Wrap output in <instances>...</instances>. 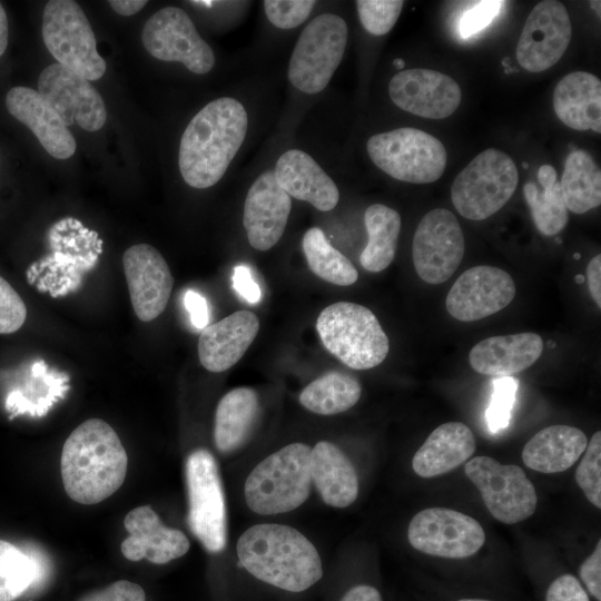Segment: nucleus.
Segmentation results:
<instances>
[{"instance_id": "f257e3e1", "label": "nucleus", "mask_w": 601, "mask_h": 601, "mask_svg": "<svg viewBox=\"0 0 601 601\" xmlns=\"http://www.w3.org/2000/svg\"><path fill=\"white\" fill-rule=\"evenodd\" d=\"M248 116L240 101L220 97L204 106L185 128L178 155L187 185L205 189L217 184L242 147Z\"/></svg>"}, {"instance_id": "f03ea898", "label": "nucleus", "mask_w": 601, "mask_h": 601, "mask_svg": "<svg viewBox=\"0 0 601 601\" xmlns=\"http://www.w3.org/2000/svg\"><path fill=\"white\" fill-rule=\"evenodd\" d=\"M126 450L115 430L100 418H89L67 437L60 459L66 493L80 504H97L124 483Z\"/></svg>"}, {"instance_id": "7ed1b4c3", "label": "nucleus", "mask_w": 601, "mask_h": 601, "mask_svg": "<svg viewBox=\"0 0 601 601\" xmlns=\"http://www.w3.org/2000/svg\"><path fill=\"white\" fill-rule=\"evenodd\" d=\"M236 549L243 568L278 589L302 592L323 577L318 551L303 533L289 525H253L239 536Z\"/></svg>"}, {"instance_id": "20e7f679", "label": "nucleus", "mask_w": 601, "mask_h": 601, "mask_svg": "<svg viewBox=\"0 0 601 601\" xmlns=\"http://www.w3.org/2000/svg\"><path fill=\"white\" fill-rule=\"evenodd\" d=\"M311 450L305 443H292L259 462L245 481L248 508L273 515L300 506L311 492Z\"/></svg>"}, {"instance_id": "39448f33", "label": "nucleus", "mask_w": 601, "mask_h": 601, "mask_svg": "<svg viewBox=\"0 0 601 601\" xmlns=\"http://www.w3.org/2000/svg\"><path fill=\"white\" fill-rule=\"evenodd\" d=\"M324 347L353 370H370L387 356L390 341L374 313L359 304L337 302L316 321Z\"/></svg>"}, {"instance_id": "423d86ee", "label": "nucleus", "mask_w": 601, "mask_h": 601, "mask_svg": "<svg viewBox=\"0 0 601 601\" xmlns=\"http://www.w3.org/2000/svg\"><path fill=\"white\" fill-rule=\"evenodd\" d=\"M518 181L512 158L496 148H487L455 177L451 187L452 204L464 218L486 219L509 201Z\"/></svg>"}, {"instance_id": "0eeeda50", "label": "nucleus", "mask_w": 601, "mask_h": 601, "mask_svg": "<svg viewBox=\"0 0 601 601\" xmlns=\"http://www.w3.org/2000/svg\"><path fill=\"white\" fill-rule=\"evenodd\" d=\"M366 149L376 167L394 179L411 184L436 181L446 166L444 145L416 128H397L373 135Z\"/></svg>"}, {"instance_id": "6e6552de", "label": "nucleus", "mask_w": 601, "mask_h": 601, "mask_svg": "<svg viewBox=\"0 0 601 601\" xmlns=\"http://www.w3.org/2000/svg\"><path fill=\"white\" fill-rule=\"evenodd\" d=\"M345 20L335 13L315 17L302 31L290 55L288 80L299 91L318 93L338 68L347 43Z\"/></svg>"}, {"instance_id": "1a4fd4ad", "label": "nucleus", "mask_w": 601, "mask_h": 601, "mask_svg": "<svg viewBox=\"0 0 601 601\" xmlns=\"http://www.w3.org/2000/svg\"><path fill=\"white\" fill-rule=\"evenodd\" d=\"M42 39L57 63L85 79L95 81L106 72V61L97 51L93 30L77 2H47L42 14Z\"/></svg>"}, {"instance_id": "9d476101", "label": "nucleus", "mask_w": 601, "mask_h": 601, "mask_svg": "<svg viewBox=\"0 0 601 601\" xmlns=\"http://www.w3.org/2000/svg\"><path fill=\"white\" fill-rule=\"evenodd\" d=\"M188 493V525L210 553H219L227 542L225 495L214 455L198 449L185 464Z\"/></svg>"}, {"instance_id": "9b49d317", "label": "nucleus", "mask_w": 601, "mask_h": 601, "mask_svg": "<svg viewBox=\"0 0 601 601\" xmlns=\"http://www.w3.org/2000/svg\"><path fill=\"white\" fill-rule=\"evenodd\" d=\"M464 471L497 521L514 524L534 513L538 503L535 487L519 465L501 464L490 456L480 455L466 462Z\"/></svg>"}, {"instance_id": "f8f14e48", "label": "nucleus", "mask_w": 601, "mask_h": 601, "mask_svg": "<svg viewBox=\"0 0 601 601\" xmlns=\"http://www.w3.org/2000/svg\"><path fill=\"white\" fill-rule=\"evenodd\" d=\"M141 40L154 58L180 62L194 73L205 75L215 65L213 49L200 37L190 17L178 7H165L150 16Z\"/></svg>"}, {"instance_id": "ddd939ff", "label": "nucleus", "mask_w": 601, "mask_h": 601, "mask_svg": "<svg viewBox=\"0 0 601 601\" xmlns=\"http://www.w3.org/2000/svg\"><path fill=\"white\" fill-rule=\"evenodd\" d=\"M407 539L422 553L463 559L475 554L483 546L485 533L472 516L436 506L424 509L413 516Z\"/></svg>"}, {"instance_id": "4468645a", "label": "nucleus", "mask_w": 601, "mask_h": 601, "mask_svg": "<svg viewBox=\"0 0 601 601\" xmlns=\"http://www.w3.org/2000/svg\"><path fill=\"white\" fill-rule=\"evenodd\" d=\"M464 255V236L452 211L430 210L418 223L412 243L416 274L427 284L446 282L459 268Z\"/></svg>"}, {"instance_id": "2eb2a0df", "label": "nucleus", "mask_w": 601, "mask_h": 601, "mask_svg": "<svg viewBox=\"0 0 601 601\" xmlns=\"http://www.w3.org/2000/svg\"><path fill=\"white\" fill-rule=\"evenodd\" d=\"M571 35L565 7L555 0L541 1L525 20L516 46V59L530 72L544 71L562 58Z\"/></svg>"}, {"instance_id": "dca6fc26", "label": "nucleus", "mask_w": 601, "mask_h": 601, "mask_svg": "<svg viewBox=\"0 0 601 601\" xmlns=\"http://www.w3.org/2000/svg\"><path fill=\"white\" fill-rule=\"evenodd\" d=\"M38 89L67 127L77 122L87 131H97L105 125L107 111L98 90L62 65L46 67L39 76Z\"/></svg>"}, {"instance_id": "f3484780", "label": "nucleus", "mask_w": 601, "mask_h": 601, "mask_svg": "<svg viewBox=\"0 0 601 601\" xmlns=\"http://www.w3.org/2000/svg\"><path fill=\"white\" fill-rule=\"evenodd\" d=\"M516 293L513 278L505 270L479 265L462 273L445 299L449 314L461 322H474L505 308Z\"/></svg>"}, {"instance_id": "a211bd4d", "label": "nucleus", "mask_w": 601, "mask_h": 601, "mask_svg": "<svg viewBox=\"0 0 601 601\" xmlns=\"http://www.w3.org/2000/svg\"><path fill=\"white\" fill-rule=\"evenodd\" d=\"M392 101L402 110L428 119H444L459 108L462 91L442 72L414 68L397 72L388 85Z\"/></svg>"}, {"instance_id": "6ab92c4d", "label": "nucleus", "mask_w": 601, "mask_h": 601, "mask_svg": "<svg viewBox=\"0 0 601 601\" xmlns=\"http://www.w3.org/2000/svg\"><path fill=\"white\" fill-rule=\"evenodd\" d=\"M130 300L142 322L158 317L169 300L174 277L162 255L151 245L129 247L122 256Z\"/></svg>"}, {"instance_id": "aec40b11", "label": "nucleus", "mask_w": 601, "mask_h": 601, "mask_svg": "<svg viewBox=\"0 0 601 601\" xmlns=\"http://www.w3.org/2000/svg\"><path fill=\"white\" fill-rule=\"evenodd\" d=\"M292 209V199L276 183L272 170L262 173L249 187L243 224L250 246L265 252L283 236Z\"/></svg>"}, {"instance_id": "412c9836", "label": "nucleus", "mask_w": 601, "mask_h": 601, "mask_svg": "<svg viewBox=\"0 0 601 601\" xmlns=\"http://www.w3.org/2000/svg\"><path fill=\"white\" fill-rule=\"evenodd\" d=\"M124 525L128 538L120 550L130 561L147 559L155 564H165L185 555L190 548L185 533L164 525L149 505L132 509Z\"/></svg>"}, {"instance_id": "4be33fe9", "label": "nucleus", "mask_w": 601, "mask_h": 601, "mask_svg": "<svg viewBox=\"0 0 601 601\" xmlns=\"http://www.w3.org/2000/svg\"><path fill=\"white\" fill-rule=\"evenodd\" d=\"M6 107L35 134L50 156L67 159L75 154L77 144L72 134L39 91L23 86L13 87L6 96Z\"/></svg>"}, {"instance_id": "5701e85b", "label": "nucleus", "mask_w": 601, "mask_h": 601, "mask_svg": "<svg viewBox=\"0 0 601 601\" xmlns=\"http://www.w3.org/2000/svg\"><path fill=\"white\" fill-rule=\"evenodd\" d=\"M258 329V317L245 309L206 326L198 339L200 364L210 372L227 371L243 357Z\"/></svg>"}, {"instance_id": "b1692460", "label": "nucleus", "mask_w": 601, "mask_h": 601, "mask_svg": "<svg viewBox=\"0 0 601 601\" xmlns=\"http://www.w3.org/2000/svg\"><path fill=\"white\" fill-rule=\"evenodd\" d=\"M273 174L289 197L309 203L318 210H332L338 203L339 191L334 180L311 155L300 149L282 154Z\"/></svg>"}, {"instance_id": "393cba45", "label": "nucleus", "mask_w": 601, "mask_h": 601, "mask_svg": "<svg viewBox=\"0 0 601 601\" xmlns=\"http://www.w3.org/2000/svg\"><path fill=\"white\" fill-rule=\"evenodd\" d=\"M542 352L543 339L536 333L499 335L475 344L469 354V362L480 374L505 377L532 366Z\"/></svg>"}, {"instance_id": "a878e982", "label": "nucleus", "mask_w": 601, "mask_h": 601, "mask_svg": "<svg viewBox=\"0 0 601 601\" xmlns=\"http://www.w3.org/2000/svg\"><path fill=\"white\" fill-rule=\"evenodd\" d=\"M556 117L574 130L601 132V81L585 71L564 76L553 91Z\"/></svg>"}, {"instance_id": "bb28decb", "label": "nucleus", "mask_w": 601, "mask_h": 601, "mask_svg": "<svg viewBox=\"0 0 601 601\" xmlns=\"http://www.w3.org/2000/svg\"><path fill=\"white\" fill-rule=\"evenodd\" d=\"M475 446L474 434L464 423L441 424L414 454L413 471L425 479L447 473L467 461Z\"/></svg>"}, {"instance_id": "cd10ccee", "label": "nucleus", "mask_w": 601, "mask_h": 601, "mask_svg": "<svg viewBox=\"0 0 601 601\" xmlns=\"http://www.w3.org/2000/svg\"><path fill=\"white\" fill-rule=\"evenodd\" d=\"M311 479L323 501L333 508L349 506L358 495V479L351 460L333 443L319 441L311 450Z\"/></svg>"}, {"instance_id": "c85d7f7f", "label": "nucleus", "mask_w": 601, "mask_h": 601, "mask_svg": "<svg viewBox=\"0 0 601 601\" xmlns=\"http://www.w3.org/2000/svg\"><path fill=\"white\" fill-rule=\"evenodd\" d=\"M588 445L585 434L570 425H551L539 431L524 445L523 463L541 473H558L571 467Z\"/></svg>"}, {"instance_id": "c756f323", "label": "nucleus", "mask_w": 601, "mask_h": 601, "mask_svg": "<svg viewBox=\"0 0 601 601\" xmlns=\"http://www.w3.org/2000/svg\"><path fill=\"white\" fill-rule=\"evenodd\" d=\"M258 410L257 393L250 387L234 388L220 398L214 428L215 445L219 452H234L246 442Z\"/></svg>"}, {"instance_id": "7c9ffc66", "label": "nucleus", "mask_w": 601, "mask_h": 601, "mask_svg": "<svg viewBox=\"0 0 601 601\" xmlns=\"http://www.w3.org/2000/svg\"><path fill=\"white\" fill-rule=\"evenodd\" d=\"M368 240L359 256L364 269L380 273L393 262L401 231L400 214L383 204H373L364 213Z\"/></svg>"}, {"instance_id": "2f4dec72", "label": "nucleus", "mask_w": 601, "mask_h": 601, "mask_svg": "<svg viewBox=\"0 0 601 601\" xmlns=\"http://www.w3.org/2000/svg\"><path fill=\"white\" fill-rule=\"evenodd\" d=\"M568 210L584 214L601 204V173L592 156L577 149L565 159L560 181Z\"/></svg>"}, {"instance_id": "473e14b6", "label": "nucleus", "mask_w": 601, "mask_h": 601, "mask_svg": "<svg viewBox=\"0 0 601 601\" xmlns=\"http://www.w3.org/2000/svg\"><path fill=\"white\" fill-rule=\"evenodd\" d=\"M538 180L542 189L529 181L523 186V194L536 228L545 236H554L565 227L569 219L560 181L551 165L539 168Z\"/></svg>"}, {"instance_id": "72a5a7b5", "label": "nucleus", "mask_w": 601, "mask_h": 601, "mask_svg": "<svg viewBox=\"0 0 601 601\" xmlns=\"http://www.w3.org/2000/svg\"><path fill=\"white\" fill-rule=\"evenodd\" d=\"M361 394L362 386L354 376L333 371L309 383L302 391L299 402L313 413L334 415L353 407Z\"/></svg>"}, {"instance_id": "f704fd0d", "label": "nucleus", "mask_w": 601, "mask_h": 601, "mask_svg": "<svg viewBox=\"0 0 601 601\" xmlns=\"http://www.w3.org/2000/svg\"><path fill=\"white\" fill-rule=\"evenodd\" d=\"M302 247L309 269L317 277L338 286H348L357 280L355 266L332 246L321 228H309L303 236Z\"/></svg>"}, {"instance_id": "c9c22d12", "label": "nucleus", "mask_w": 601, "mask_h": 601, "mask_svg": "<svg viewBox=\"0 0 601 601\" xmlns=\"http://www.w3.org/2000/svg\"><path fill=\"white\" fill-rule=\"evenodd\" d=\"M41 562L14 544L0 540V601H14L42 577Z\"/></svg>"}, {"instance_id": "e433bc0d", "label": "nucleus", "mask_w": 601, "mask_h": 601, "mask_svg": "<svg viewBox=\"0 0 601 601\" xmlns=\"http://www.w3.org/2000/svg\"><path fill=\"white\" fill-rule=\"evenodd\" d=\"M575 471V481L585 497L601 509V432H595L588 443Z\"/></svg>"}, {"instance_id": "4c0bfd02", "label": "nucleus", "mask_w": 601, "mask_h": 601, "mask_svg": "<svg viewBox=\"0 0 601 601\" xmlns=\"http://www.w3.org/2000/svg\"><path fill=\"white\" fill-rule=\"evenodd\" d=\"M364 29L374 36H383L396 23L404 1L401 0H357L355 2Z\"/></svg>"}, {"instance_id": "58836bf2", "label": "nucleus", "mask_w": 601, "mask_h": 601, "mask_svg": "<svg viewBox=\"0 0 601 601\" xmlns=\"http://www.w3.org/2000/svg\"><path fill=\"white\" fill-rule=\"evenodd\" d=\"M493 392L485 412L489 430L495 434L509 426L511 411L515 402L518 381L512 376L492 381Z\"/></svg>"}, {"instance_id": "ea45409f", "label": "nucleus", "mask_w": 601, "mask_h": 601, "mask_svg": "<svg viewBox=\"0 0 601 601\" xmlns=\"http://www.w3.org/2000/svg\"><path fill=\"white\" fill-rule=\"evenodd\" d=\"M264 10L269 22L278 29H293L311 14L316 1L313 0H266Z\"/></svg>"}, {"instance_id": "a19ab883", "label": "nucleus", "mask_w": 601, "mask_h": 601, "mask_svg": "<svg viewBox=\"0 0 601 601\" xmlns=\"http://www.w3.org/2000/svg\"><path fill=\"white\" fill-rule=\"evenodd\" d=\"M26 317L27 307L21 296L0 276V334L17 332Z\"/></svg>"}, {"instance_id": "79ce46f5", "label": "nucleus", "mask_w": 601, "mask_h": 601, "mask_svg": "<svg viewBox=\"0 0 601 601\" xmlns=\"http://www.w3.org/2000/svg\"><path fill=\"white\" fill-rule=\"evenodd\" d=\"M504 1H480L463 13L459 29L462 38H470L487 27L497 16Z\"/></svg>"}, {"instance_id": "37998d69", "label": "nucleus", "mask_w": 601, "mask_h": 601, "mask_svg": "<svg viewBox=\"0 0 601 601\" xmlns=\"http://www.w3.org/2000/svg\"><path fill=\"white\" fill-rule=\"evenodd\" d=\"M78 601H146V594L139 584L119 580L106 589L81 597Z\"/></svg>"}, {"instance_id": "c03bdc74", "label": "nucleus", "mask_w": 601, "mask_h": 601, "mask_svg": "<svg viewBox=\"0 0 601 601\" xmlns=\"http://www.w3.org/2000/svg\"><path fill=\"white\" fill-rule=\"evenodd\" d=\"M545 601H590L588 593L572 574L556 578L549 587Z\"/></svg>"}, {"instance_id": "a18cd8bd", "label": "nucleus", "mask_w": 601, "mask_h": 601, "mask_svg": "<svg viewBox=\"0 0 601 601\" xmlns=\"http://www.w3.org/2000/svg\"><path fill=\"white\" fill-rule=\"evenodd\" d=\"M579 574L590 594L601 601V541L599 540L593 553L580 566Z\"/></svg>"}, {"instance_id": "49530a36", "label": "nucleus", "mask_w": 601, "mask_h": 601, "mask_svg": "<svg viewBox=\"0 0 601 601\" xmlns=\"http://www.w3.org/2000/svg\"><path fill=\"white\" fill-rule=\"evenodd\" d=\"M233 286L237 294L250 304L258 303L262 298L260 287L254 280L248 266L238 265L234 268Z\"/></svg>"}, {"instance_id": "de8ad7c7", "label": "nucleus", "mask_w": 601, "mask_h": 601, "mask_svg": "<svg viewBox=\"0 0 601 601\" xmlns=\"http://www.w3.org/2000/svg\"><path fill=\"white\" fill-rule=\"evenodd\" d=\"M184 304L190 315L193 325L198 329L208 326L209 313L206 299L195 290H187L184 296Z\"/></svg>"}, {"instance_id": "09e8293b", "label": "nucleus", "mask_w": 601, "mask_h": 601, "mask_svg": "<svg viewBox=\"0 0 601 601\" xmlns=\"http://www.w3.org/2000/svg\"><path fill=\"white\" fill-rule=\"evenodd\" d=\"M587 283L592 299L598 307H601V255H595L589 262Z\"/></svg>"}, {"instance_id": "8fccbe9b", "label": "nucleus", "mask_w": 601, "mask_h": 601, "mask_svg": "<svg viewBox=\"0 0 601 601\" xmlns=\"http://www.w3.org/2000/svg\"><path fill=\"white\" fill-rule=\"evenodd\" d=\"M341 601H383L377 589L367 584H358L351 588Z\"/></svg>"}, {"instance_id": "3c124183", "label": "nucleus", "mask_w": 601, "mask_h": 601, "mask_svg": "<svg viewBox=\"0 0 601 601\" xmlns=\"http://www.w3.org/2000/svg\"><path fill=\"white\" fill-rule=\"evenodd\" d=\"M110 7L121 16H132L140 11L146 4L145 0H111Z\"/></svg>"}, {"instance_id": "603ef678", "label": "nucleus", "mask_w": 601, "mask_h": 601, "mask_svg": "<svg viewBox=\"0 0 601 601\" xmlns=\"http://www.w3.org/2000/svg\"><path fill=\"white\" fill-rule=\"evenodd\" d=\"M8 33H9L8 19H7L6 11L0 2V56H2L7 49Z\"/></svg>"}, {"instance_id": "864d4df0", "label": "nucleus", "mask_w": 601, "mask_h": 601, "mask_svg": "<svg viewBox=\"0 0 601 601\" xmlns=\"http://www.w3.org/2000/svg\"><path fill=\"white\" fill-rule=\"evenodd\" d=\"M591 7L595 9L598 8V16L600 17V1H591Z\"/></svg>"}, {"instance_id": "5fc2aeb1", "label": "nucleus", "mask_w": 601, "mask_h": 601, "mask_svg": "<svg viewBox=\"0 0 601 601\" xmlns=\"http://www.w3.org/2000/svg\"><path fill=\"white\" fill-rule=\"evenodd\" d=\"M394 65H395V67H397V68H402V67L404 66V61H403V60H395V61H394Z\"/></svg>"}, {"instance_id": "6e6d98bb", "label": "nucleus", "mask_w": 601, "mask_h": 601, "mask_svg": "<svg viewBox=\"0 0 601 601\" xmlns=\"http://www.w3.org/2000/svg\"><path fill=\"white\" fill-rule=\"evenodd\" d=\"M457 601H490V600H484V599H461V600H457Z\"/></svg>"}]
</instances>
